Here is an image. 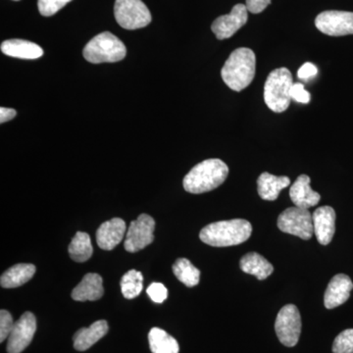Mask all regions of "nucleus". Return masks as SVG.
<instances>
[{"mask_svg": "<svg viewBox=\"0 0 353 353\" xmlns=\"http://www.w3.org/2000/svg\"><path fill=\"white\" fill-rule=\"evenodd\" d=\"M108 333V324L105 320H99L88 328L79 330L74 336V347L78 352H85L101 340Z\"/></svg>", "mask_w": 353, "mask_h": 353, "instance_id": "obj_19", "label": "nucleus"}, {"mask_svg": "<svg viewBox=\"0 0 353 353\" xmlns=\"http://www.w3.org/2000/svg\"><path fill=\"white\" fill-rule=\"evenodd\" d=\"M37 331V320L32 312H25L15 322L7 343V352L21 353L31 343Z\"/></svg>", "mask_w": 353, "mask_h": 353, "instance_id": "obj_11", "label": "nucleus"}, {"mask_svg": "<svg viewBox=\"0 0 353 353\" xmlns=\"http://www.w3.org/2000/svg\"><path fill=\"white\" fill-rule=\"evenodd\" d=\"M16 116V111L12 108H0V123L8 122V121L14 119Z\"/></svg>", "mask_w": 353, "mask_h": 353, "instance_id": "obj_34", "label": "nucleus"}, {"mask_svg": "<svg viewBox=\"0 0 353 353\" xmlns=\"http://www.w3.org/2000/svg\"><path fill=\"white\" fill-rule=\"evenodd\" d=\"M278 228L284 233L294 234L304 241L310 240L314 234L313 218L308 209L290 208L281 213Z\"/></svg>", "mask_w": 353, "mask_h": 353, "instance_id": "obj_7", "label": "nucleus"}, {"mask_svg": "<svg viewBox=\"0 0 353 353\" xmlns=\"http://www.w3.org/2000/svg\"><path fill=\"white\" fill-rule=\"evenodd\" d=\"M114 15L118 24L126 30L141 29L152 22V14L141 0H116Z\"/></svg>", "mask_w": 353, "mask_h": 353, "instance_id": "obj_6", "label": "nucleus"}, {"mask_svg": "<svg viewBox=\"0 0 353 353\" xmlns=\"http://www.w3.org/2000/svg\"><path fill=\"white\" fill-rule=\"evenodd\" d=\"M241 270L248 275L255 276L259 280H265L272 275L273 265L256 252L246 253L240 261Z\"/></svg>", "mask_w": 353, "mask_h": 353, "instance_id": "obj_22", "label": "nucleus"}, {"mask_svg": "<svg viewBox=\"0 0 353 353\" xmlns=\"http://www.w3.org/2000/svg\"><path fill=\"white\" fill-rule=\"evenodd\" d=\"M252 233V224L245 219L220 221L204 227L199 234V239L206 245L226 248L245 243Z\"/></svg>", "mask_w": 353, "mask_h": 353, "instance_id": "obj_2", "label": "nucleus"}, {"mask_svg": "<svg viewBox=\"0 0 353 353\" xmlns=\"http://www.w3.org/2000/svg\"><path fill=\"white\" fill-rule=\"evenodd\" d=\"M315 26L327 36L341 37L353 34V12L330 10L316 17Z\"/></svg>", "mask_w": 353, "mask_h": 353, "instance_id": "obj_10", "label": "nucleus"}, {"mask_svg": "<svg viewBox=\"0 0 353 353\" xmlns=\"http://www.w3.org/2000/svg\"><path fill=\"white\" fill-rule=\"evenodd\" d=\"M103 294V281L101 276L88 273L72 292V299L76 301H94L101 299Z\"/></svg>", "mask_w": 353, "mask_h": 353, "instance_id": "obj_17", "label": "nucleus"}, {"mask_svg": "<svg viewBox=\"0 0 353 353\" xmlns=\"http://www.w3.org/2000/svg\"><path fill=\"white\" fill-rule=\"evenodd\" d=\"M83 57L94 64L114 63L126 57L125 44L109 32H101L90 39L83 50Z\"/></svg>", "mask_w": 353, "mask_h": 353, "instance_id": "obj_4", "label": "nucleus"}, {"mask_svg": "<svg viewBox=\"0 0 353 353\" xmlns=\"http://www.w3.org/2000/svg\"><path fill=\"white\" fill-rule=\"evenodd\" d=\"M69 255L72 260L76 262H85L92 257V241L90 236L83 232H78L70 243L68 248Z\"/></svg>", "mask_w": 353, "mask_h": 353, "instance_id": "obj_24", "label": "nucleus"}, {"mask_svg": "<svg viewBox=\"0 0 353 353\" xmlns=\"http://www.w3.org/2000/svg\"><path fill=\"white\" fill-rule=\"evenodd\" d=\"M14 324L12 315L7 310L0 311V343H3L10 336Z\"/></svg>", "mask_w": 353, "mask_h": 353, "instance_id": "obj_29", "label": "nucleus"}, {"mask_svg": "<svg viewBox=\"0 0 353 353\" xmlns=\"http://www.w3.org/2000/svg\"><path fill=\"white\" fill-rule=\"evenodd\" d=\"M174 275L187 287L192 288L199 285L201 271L189 259H179L173 265Z\"/></svg>", "mask_w": 353, "mask_h": 353, "instance_id": "obj_25", "label": "nucleus"}, {"mask_svg": "<svg viewBox=\"0 0 353 353\" xmlns=\"http://www.w3.org/2000/svg\"><path fill=\"white\" fill-rule=\"evenodd\" d=\"M143 288V274L139 271L130 270L121 279V290L125 299H132L138 296Z\"/></svg>", "mask_w": 353, "mask_h": 353, "instance_id": "obj_26", "label": "nucleus"}, {"mask_svg": "<svg viewBox=\"0 0 353 353\" xmlns=\"http://www.w3.org/2000/svg\"><path fill=\"white\" fill-rule=\"evenodd\" d=\"M290 97H292V101L299 102V103L307 104L310 101V94L301 83L292 85V90H290Z\"/></svg>", "mask_w": 353, "mask_h": 353, "instance_id": "obj_31", "label": "nucleus"}, {"mask_svg": "<svg viewBox=\"0 0 353 353\" xmlns=\"http://www.w3.org/2000/svg\"><path fill=\"white\" fill-rule=\"evenodd\" d=\"M36 270V266L34 264L14 265L2 274L1 278H0V285L4 289H14V288L20 287L34 277Z\"/></svg>", "mask_w": 353, "mask_h": 353, "instance_id": "obj_21", "label": "nucleus"}, {"mask_svg": "<svg viewBox=\"0 0 353 353\" xmlns=\"http://www.w3.org/2000/svg\"><path fill=\"white\" fill-rule=\"evenodd\" d=\"M317 67H316L314 64L311 63V62H307V63L303 64V66L299 68V72H297V76H299L301 80L307 81L309 79L313 78V77L317 75Z\"/></svg>", "mask_w": 353, "mask_h": 353, "instance_id": "obj_33", "label": "nucleus"}, {"mask_svg": "<svg viewBox=\"0 0 353 353\" xmlns=\"http://www.w3.org/2000/svg\"><path fill=\"white\" fill-rule=\"evenodd\" d=\"M148 341L152 353H179L178 341L160 328H152L148 334Z\"/></svg>", "mask_w": 353, "mask_h": 353, "instance_id": "obj_23", "label": "nucleus"}, {"mask_svg": "<svg viewBox=\"0 0 353 353\" xmlns=\"http://www.w3.org/2000/svg\"><path fill=\"white\" fill-rule=\"evenodd\" d=\"M2 53L7 57L20 59H38L43 55V50L39 44L24 39H8L1 43Z\"/></svg>", "mask_w": 353, "mask_h": 353, "instance_id": "obj_18", "label": "nucleus"}, {"mask_svg": "<svg viewBox=\"0 0 353 353\" xmlns=\"http://www.w3.org/2000/svg\"><path fill=\"white\" fill-rule=\"evenodd\" d=\"M71 1L72 0H38L39 11L44 17H50Z\"/></svg>", "mask_w": 353, "mask_h": 353, "instance_id": "obj_28", "label": "nucleus"}, {"mask_svg": "<svg viewBox=\"0 0 353 353\" xmlns=\"http://www.w3.org/2000/svg\"><path fill=\"white\" fill-rule=\"evenodd\" d=\"M353 289L352 279L345 274H338L330 281L325 292L324 304L327 309H334L341 305L350 299Z\"/></svg>", "mask_w": 353, "mask_h": 353, "instance_id": "obj_15", "label": "nucleus"}, {"mask_svg": "<svg viewBox=\"0 0 353 353\" xmlns=\"http://www.w3.org/2000/svg\"><path fill=\"white\" fill-rule=\"evenodd\" d=\"M127 226L121 218H113L102 223L97 231V243L103 250H112L124 236H126Z\"/></svg>", "mask_w": 353, "mask_h": 353, "instance_id": "obj_13", "label": "nucleus"}, {"mask_svg": "<svg viewBox=\"0 0 353 353\" xmlns=\"http://www.w3.org/2000/svg\"><path fill=\"white\" fill-rule=\"evenodd\" d=\"M256 57L250 48H241L231 53L221 71L223 81L234 92H241L252 83Z\"/></svg>", "mask_w": 353, "mask_h": 353, "instance_id": "obj_3", "label": "nucleus"}, {"mask_svg": "<svg viewBox=\"0 0 353 353\" xmlns=\"http://www.w3.org/2000/svg\"><path fill=\"white\" fill-rule=\"evenodd\" d=\"M148 296L155 303H162L168 296V290L161 283H153L146 290Z\"/></svg>", "mask_w": 353, "mask_h": 353, "instance_id": "obj_30", "label": "nucleus"}, {"mask_svg": "<svg viewBox=\"0 0 353 353\" xmlns=\"http://www.w3.org/2000/svg\"><path fill=\"white\" fill-rule=\"evenodd\" d=\"M229 167L217 158L204 160L196 165L183 179V189L190 194H199L217 189L226 181Z\"/></svg>", "mask_w": 353, "mask_h": 353, "instance_id": "obj_1", "label": "nucleus"}, {"mask_svg": "<svg viewBox=\"0 0 353 353\" xmlns=\"http://www.w3.org/2000/svg\"><path fill=\"white\" fill-rule=\"evenodd\" d=\"M312 218L317 241L323 245H329L336 232V212L334 208L331 206H322L316 209Z\"/></svg>", "mask_w": 353, "mask_h": 353, "instance_id": "obj_14", "label": "nucleus"}, {"mask_svg": "<svg viewBox=\"0 0 353 353\" xmlns=\"http://www.w3.org/2000/svg\"><path fill=\"white\" fill-rule=\"evenodd\" d=\"M290 183V180L288 176H274L264 172L257 180V190L262 199L274 201L278 199L281 190L289 187Z\"/></svg>", "mask_w": 353, "mask_h": 353, "instance_id": "obj_20", "label": "nucleus"}, {"mask_svg": "<svg viewBox=\"0 0 353 353\" xmlns=\"http://www.w3.org/2000/svg\"><path fill=\"white\" fill-rule=\"evenodd\" d=\"M155 221L152 216L141 214L128 228L124 248L127 252H138L154 241Z\"/></svg>", "mask_w": 353, "mask_h": 353, "instance_id": "obj_9", "label": "nucleus"}, {"mask_svg": "<svg viewBox=\"0 0 353 353\" xmlns=\"http://www.w3.org/2000/svg\"><path fill=\"white\" fill-rule=\"evenodd\" d=\"M294 81L288 68H278L267 77L264 85V101L273 112H284L289 108Z\"/></svg>", "mask_w": 353, "mask_h": 353, "instance_id": "obj_5", "label": "nucleus"}, {"mask_svg": "<svg viewBox=\"0 0 353 353\" xmlns=\"http://www.w3.org/2000/svg\"><path fill=\"white\" fill-rule=\"evenodd\" d=\"M290 196L296 208L308 209L319 203L321 196L310 187V178L301 175L290 187Z\"/></svg>", "mask_w": 353, "mask_h": 353, "instance_id": "obj_16", "label": "nucleus"}, {"mask_svg": "<svg viewBox=\"0 0 353 353\" xmlns=\"http://www.w3.org/2000/svg\"><path fill=\"white\" fill-rule=\"evenodd\" d=\"M248 10L245 4H236L231 13L220 16L213 22L211 30L218 39H227L233 37L248 22Z\"/></svg>", "mask_w": 353, "mask_h": 353, "instance_id": "obj_12", "label": "nucleus"}, {"mask_svg": "<svg viewBox=\"0 0 353 353\" xmlns=\"http://www.w3.org/2000/svg\"><path fill=\"white\" fill-rule=\"evenodd\" d=\"M271 3V0H246V8L250 13L259 14Z\"/></svg>", "mask_w": 353, "mask_h": 353, "instance_id": "obj_32", "label": "nucleus"}, {"mask_svg": "<svg viewBox=\"0 0 353 353\" xmlns=\"http://www.w3.org/2000/svg\"><path fill=\"white\" fill-rule=\"evenodd\" d=\"M334 353H353V329L341 332L333 343Z\"/></svg>", "mask_w": 353, "mask_h": 353, "instance_id": "obj_27", "label": "nucleus"}, {"mask_svg": "<svg viewBox=\"0 0 353 353\" xmlns=\"http://www.w3.org/2000/svg\"><path fill=\"white\" fill-rule=\"evenodd\" d=\"M275 331L279 340L285 347L297 345L301 333V317L296 305L288 304L279 311Z\"/></svg>", "mask_w": 353, "mask_h": 353, "instance_id": "obj_8", "label": "nucleus"}, {"mask_svg": "<svg viewBox=\"0 0 353 353\" xmlns=\"http://www.w3.org/2000/svg\"><path fill=\"white\" fill-rule=\"evenodd\" d=\"M15 1H18V0H15Z\"/></svg>", "mask_w": 353, "mask_h": 353, "instance_id": "obj_35", "label": "nucleus"}]
</instances>
